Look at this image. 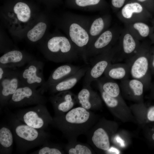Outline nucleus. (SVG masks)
<instances>
[{"instance_id": "obj_1", "label": "nucleus", "mask_w": 154, "mask_h": 154, "mask_svg": "<svg viewBox=\"0 0 154 154\" xmlns=\"http://www.w3.org/2000/svg\"><path fill=\"white\" fill-rule=\"evenodd\" d=\"M97 117L81 107L73 108L65 114L54 116L51 125L61 131L68 141L77 140L96 123Z\"/></svg>"}, {"instance_id": "obj_2", "label": "nucleus", "mask_w": 154, "mask_h": 154, "mask_svg": "<svg viewBox=\"0 0 154 154\" xmlns=\"http://www.w3.org/2000/svg\"><path fill=\"white\" fill-rule=\"evenodd\" d=\"M5 112L8 125L12 131L17 151L21 153L42 145L48 140L50 135L44 130L34 128L19 120L7 106Z\"/></svg>"}, {"instance_id": "obj_3", "label": "nucleus", "mask_w": 154, "mask_h": 154, "mask_svg": "<svg viewBox=\"0 0 154 154\" xmlns=\"http://www.w3.org/2000/svg\"><path fill=\"white\" fill-rule=\"evenodd\" d=\"M88 17L71 13L64 14L60 25L80 55L88 63L86 54L89 41V27L92 20Z\"/></svg>"}, {"instance_id": "obj_4", "label": "nucleus", "mask_w": 154, "mask_h": 154, "mask_svg": "<svg viewBox=\"0 0 154 154\" xmlns=\"http://www.w3.org/2000/svg\"><path fill=\"white\" fill-rule=\"evenodd\" d=\"M45 57L56 63L71 62L76 60L80 56L69 39L64 36H53L42 46Z\"/></svg>"}, {"instance_id": "obj_5", "label": "nucleus", "mask_w": 154, "mask_h": 154, "mask_svg": "<svg viewBox=\"0 0 154 154\" xmlns=\"http://www.w3.org/2000/svg\"><path fill=\"white\" fill-rule=\"evenodd\" d=\"M150 49L149 44L143 42L135 54L125 61L129 66L130 76L141 81L145 90L150 88L152 83L149 62Z\"/></svg>"}, {"instance_id": "obj_6", "label": "nucleus", "mask_w": 154, "mask_h": 154, "mask_svg": "<svg viewBox=\"0 0 154 154\" xmlns=\"http://www.w3.org/2000/svg\"><path fill=\"white\" fill-rule=\"evenodd\" d=\"M15 114L19 120L28 125L43 130L51 124L53 120L45 104L20 110Z\"/></svg>"}, {"instance_id": "obj_7", "label": "nucleus", "mask_w": 154, "mask_h": 154, "mask_svg": "<svg viewBox=\"0 0 154 154\" xmlns=\"http://www.w3.org/2000/svg\"><path fill=\"white\" fill-rule=\"evenodd\" d=\"M112 124L109 121H100L85 134L88 143L95 150L106 152L111 147L113 133Z\"/></svg>"}, {"instance_id": "obj_8", "label": "nucleus", "mask_w": 154, "mask_h": 154, "mask_svg": "<svg viewBox=\"0 0 154 154\" xmlns=\"http://www.w3.org/2000/svg\"><path fill=\"white\" fill-rule=\"evenodd\" d=\"M115 52L114 45L91 57V66L89 67L84 76V86H90L93 81L97 80L104 74L112 62Z\"/></svg>"}, {"instance_id": "obj_9", "label": "nucleus", "mask_w": 154, "mask_h": 154, "mask_svg": "<svg viewBox=\"0 0 154 154\" xmlns=\"http://www.w3.org/2000/svg\"><path fill=\"white\" fill-rule=\"evenodd\" d=\"M141 44L140 41L124 27L121 29L118 39L114 45L116 52L112 62L126 61L135 54Z\"/></svg>"}, {"instance_id": "obj_10", "label": "nucleus", "mask_w": 154, "mask_h": 154, "mask_svg": "<svg viewBox=\"0 0 154 154\" xmlns=\"http://www.w3.org/2000/svg\"><path fill=\"white\" fill-rule=\"evenodd\" d=\"M46 98L36 89L26 86L19 87L12 96L8 106L17 108L39 104H45Z\"/></svg>"}, {"instance_id": "obj_11", "label": "nucleus", "mask_w": 154, "mask_h": 154, "mask_svg": "<svg viewBox=\"0 0 154 154\" xmlns=\"http://www.w3.org/2000/svg\"><path fill=\"white\" fill-rule=\"evenodd\" d=\"M122 29L113 26L100 35L88 48L86 57H92L112 47L117 41Z\"/></svg>"}, {"instance_id": "obj_12", "label": "nucleus", "mask_w": 154, "mask_h": 154, "mask_svg": "<svg viewBox=\"0 0 154 154\" xmlns=\"http://www.w3.org/2000/svg\"><path fill=\"white\" fill-rule=\"evenodd\" d=\"M44 63L34 59L29 62L27 66L20 71V78L22 85L36 89L45 82L43 75Z\"/></svg>"}, {"instance_id": "obj_13", "label": "nucleus", "mask_w": 154, "mask_h": 154, "mask_svg": "<svg viewBox=\"0 0 154 154\" xmlns=\"http://www.w3.org/2000/svg\"><path fill=\"white\" fill-rule=\"evenodd\" d=\"M21 71L11 68L6 76L0 80V110L7 106L8 102L17 89L22 86L20 78Z\"/></svg>"}, {"instance_id": "obj_14", "label": "nucleus", "mask_w": 154, "mask_h": 154, "mask_svg": "<svg viewBox=\"0 0 154 154\" xmlns=\"http://www.w3.org/2000/svg\"><path fill=\"white\" fill-rule=\"evenodd\" d=\"M116 15L124 24L136 21L145 22L148 14L142 4L133 0L125 4L117 12Z\"/></svg>"}, {"instance_id": "obj_15", "label": "nucleus", "mask_w": 154, "mask_h": 154, "mask_svg": "<svg viewBox=\"0 0 154 154\" xmlns=\"http://www.w3.org/2000/svg\"><path fill=\"white\" fill-rule=\"evenodd\" d=\"M53 106L54 116L63 115L73 108L77 102V96L69 90L60 92L48 98Z\"/></svg>"}, {"instance_id": "obj_16", "label": "nucleus", "mask_w": 154, "mask_h": 154, "mask_svg": "<svg viewBox=\"0 0 154 154\" xmlns=\"http://www.w3.org/2000/svg\"><path fill=\"white\" fill-rule=\"evenodd\" d=\"M102 98L111 112L116 116L123 121H126L133 117L130 109L122 97L114 98L105 93L98 86Z\"/></svg>"}, {"instance_id": "obj_17", "label": "nucleus", "mask_w": 154, "mask_h": 154, "mask_svg": "<svg viewBox=\"0 0 154 154\" xmlns=\"http://www.w3.org/2000/svg\"><path fill=\"white\" fill-rule=\"evenodd\" d=\"M81 68L69 64L58 67L51 72L47 80L38 90L43 94L49 87L74 74Z\"/></svg>"}, {"instance_id": "obj_18", "label": "nucleus", "mask_w": 154, "mask_h": 154, "mask_svg": "<svg viewBox=\"0 0 154 154\" xmlns=\"http://www.w3.org/2000/svg\"><path fill=\"white\" fill-rule=\"evenodd\" d=\"M120 87L122 94L127 99L137 103L143 102L145 89L143 83L140 80L133 78L122 80Z\"/></svg>"}, {"instance_id": "obj_19", "label": "nucleus", "mask_w": 154, "mask_h": 154, "mask_svg": "<svg viewBox=\"0 0 154 154\" xmlns=\"http://www.w3.org/2000/svg\"><path fill=\"white\" fill-rule=\"evenodd\" d=\"M35 58L33 56L18 50H13L5 53L0 57V66L12 68L22 66Z\"/></svg>"}, {"instance_id": "obj_20", "label": "nucleus", "mask_w": 154, "mask_h": 154, "mask_svg": "<svg viewBox=\"0 0 154 154\" xmlns=\"http://www.w3.org/2000/svg\"><path fill=\"white\" fill-rule=\"evenodd\" d=\"M78 102L80 106L88 110H95L102 106L101 99L90 86H83L77 96Z\"/></svg>"}, {"instance_id": "obj_21", "label": "nucleus", "mask_w": 154, "mask_h": 154, "mask_svg": "<svg viewBox=\"0 0 154 154\" xmlns=\"http://www.w3.org/2000/svg\"><path fill=\"white\" fill-rule=\"evenodd\" d=\"M112 22V16L109 14L92 19L89 28L90 41L88 48L100 35L110 27Z\"/></svg>"}, {"instance_id": "obj_22", "label": "nucleus", "mask_w": 154, "mask_h": 154, "mask_svg": "<svg viewBox=\"0 0 154 154\" xmlns=\"http://www.w3.org/2000/svg\"><path fill=\"white\" fill-rule=\"evenodd\" d=\"M65 3L70 9L84 11L104 10L108 7L105 0H66Z\"/></svg>"}, {"instance_id": "obj_23", "label": "nucleus", "mask_w": 154, "mask_h": 154, "mask_svg": "<svg viewBox=\"0 0 154 154\" xmlns=\"http://www.w3.org/2000/svg\"><path fill=\"white\" fill-rule=\"evenodd\" d=\"M89 67H85L81 68L74 74L49 87L46 92L48 91L51 94H55L69 90L85 76Z\"/></svg>"}, {"instance_id": "obj_24", "label": "nucleus", "mask_w": 154, "mask_h": 154, "mask_svg": "<svg viewBox=\"0 0 154 154\" xmlns=\"http://www.w3.org/2000/svg\"><path fill=\"white\" fill-rule=\"evenodd\" d=\"M104 76L112 80H121L128 79L130 76L129 66L126 63L111 64L104 74Z\"/></svg>"}, {"instance_id": "obj_25", "label": "nucleus", "mask_w": 154, "mask_h": 154, "mask_svg": "<svg viewBox=\"0 0 154 154\" xmlns=\"http://www.w3.org/2000/svg\"><path fill=\"white\" fill-rule=\"evenodd\" d=\"M14 137L8 125H1L0 128V154L12 153Z\"/></svg>"}, {"instance_id": "obj_26", "label": "nucleus", "mask_w": 154, "mask_h": 154, "mask_svg": "<svg viewBox=\"0 0 154 154\" xmlns=\"http://www.w3.org/2000/svg\"><path fill=\"white\" fill-rule=\"evenodd\" d=\"M124 25V27L139 41L148 37L150 33L149 26L145 22L136 21Z\"/></svg>"}, {"instance_id": "obj_27", "label": "nucleus", "mask_w": 154, "mask_h": 154, "mask_svg": "<svg viewBox=\"0 0 154 154\" xmlns=\"http://www.w3.org/2000/svg\"><path fill=\"white\" fill-rule=\"evenodd\" d=\"M96 81L98 86L108 95L114 98L122 97L120 86L114 80L104 76Z\"/></svg>"}, {"instance_id": "obj_28", "label": "nucleus", "mask_w": 154, "mask_h": 154, "mask_svg": "<svg viewBox=\"0 0 154 154\" xmlns=\"http://www.w3.org/2000/svg\"><path fill=\"white\" fill-rule=\"evenodd\" d=\"M65 151L69 154H92L94 152L86 144L77 142V140L68 141L65 147Z\"/></svg>"}, {"instance_id": "obj_29", "label": "nucleus", "mask_w": 154, "mask_h": 154, "mask_svg": "<svg viewBox=\"0 0 154 154\" xmlns=\"http://www.w3.org/2000/svg\"><path fill=\"white\" fill-rule=\"evenodd\" d=\"M13 11L18 20L21 22H27L31 17L30 8L29 5L24 2H17L13 7Z\"/></svg>"}, {"instance_id": "obj_30", "label": "nucleus", "mask_w": 154, "mask_h": 154, "mask_svg": "<svg viewBox=\"0 0 154 154\" xmlns=\"http://www.w3.org/2000/svg\"><path fill=\"white\" fill-rule=\"evenodd\" d=\"M46 28L47 25L45 23L42 22L38 23L28 32V38L32 42H37L42 38Z\"/></svg>"}, {"instance_id": "obj_31", "label": "nucleus", "mask_w": 154, "mask_h": 154, "mask_svg": "<svg viewBox=\"0 0 154 154\" xmlns=\"http://www.w3.org/2000/svg\"><path fill=\"white\" fill-rule=\"evenodd\" d=\"M65 153L62 147L58 145L45 142L38 150L32 153L33 154H62Z\"/></svg>"}, {"instance_id": "obj_32", "label": "nucleus", "mask_w": 154, "mask_h": 154, "mask_svg": "<svg viewBox=\"0 0 154 154\" xmlns=\"http://www.w3.org/2000/svg\"><path fill=\"white\" fill-rule=\"evenodd\" d=\"M138 103L140 107L142 109V122L145 124L154 122V105L147 108L144 104L143 102Z\"/></svg>"}, {"instance_id": "obj_33", "label": "nucleus", "mask_w": 154, "mask_h": 154, "mask_svg": "<svg viewBox=\"0 0 154 154\" xmlns=\"http://www.w3.org/2000/svg\"><path fill=\"white\" fill-rule=\"evenodd\" d=\"M127 0H111L112 8L114 13L117 12L127 3Z\"/></svg>"}, {"instance_id": "obj_34", "label": "nucleus", "mask_w": 154, "mask_h": 154, "mask_svg": "<svg viewBox=\"0 0 154 154\" xmlns=\"http://www.w3.org/2000/svg\"><path fill=\"white\" fill-rule=\"evenodd\" d=\"M147 137L151 142L154 143V122L147 124Z\"/></svg>"}, {"instance_id": "obj_35", "label": "nucleus", "mask_w": 154, "mask_h": 154, "mask_svg": "<svg viewBox=\"0 0 154 154\" xmlns=\"http://www.w3.org/2000/svg\"><path fill=\"white\" fill-rule=\"evenodd\" d=\"M149 67L152 75L154 76V48L150 49Z\"/></svg>"}, {"instance_id": "obj_36", "label": "nucleus", "mask_w": 154, "mask_h": 154, "mask_svg": "<svg viewBox=\"0 0 154 154\" xmlns=\"http://www.w3.org/2000/svg\"><path fill=\"white\" fill-rule=\"evenodd\" d=\"M12 68L0 66V80L3 78Z\"/></svg>"}, {"instance_id": "obj_37", "label": "nucleus", "mask_w": 154, "mask_h": 154, "mask_svg": "<svg viewBox=\"0 0 154 154\" xmlns=\"http://www.w3.org/2000/svg\"><path fill=\"white\" fill-rule=\"evenodd\" d=\"M47 4L50 6L57 5L61 2V0H43Z\"/></svg>"}, {"instance_id": "obj_38", "label": "nucleus", "mask_w": 154, "mask_h": 154, "mask_svg": "<svg viewBox=\"0 0 154 154\" xmlns=\"http://www.w3.org/2000/svg\"><path fill=\"white\" fill-rule=\"evenodd\" d=\"M150 88L151 91V96L154 99V82L153 83H151Z\"/></svg>"}, {"instance_id": "obj_39", "label": "nucleus", "mask_w": 154, "mask_h": 154, "mask_svg": "<svg viewBox=\"0 0 154 154\" xmlns=\"http://www.w3.org/2000/svg\"><path fill=\"white\" fill-rule=\"evenodd\" d=\"M141 4H142L144 7V6L145 3L148 0H135Z\"/></svg>"}, {"instance_id": "obj_40", "label": "nucleus", "mask_w": 154, "mask_h": 154, "mask_svg": "<svg viewBox=\"0 0 154 154\" xmlns=\"http://www.w3.org/2000/svg\"><path fill=\"white\" fill-rule=\"evenodd\" d=\"M152 38H153V41L154 42V38H153V37H152Z\"/></svg>"}]
</instances>
